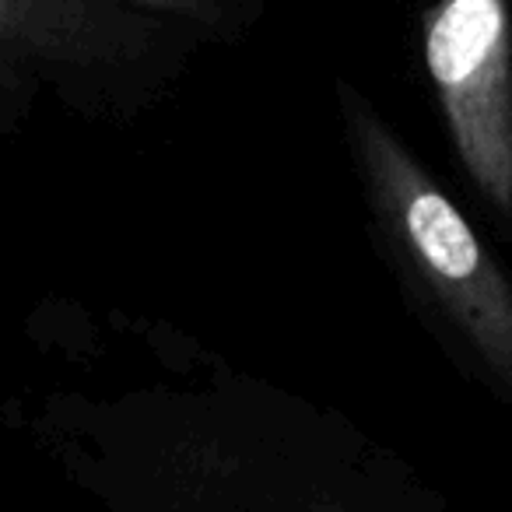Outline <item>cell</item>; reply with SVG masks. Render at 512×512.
Returning <instances> with one entry per match:
<instances>
[{"label":"cell","instance_id":"6da1fadb","mask_svg":"<svg viewBox=\"0 0 512 512\" xmlns=\"http://www.w3.org/2000/svg\"><path fill=\"white\" fill-rule=\"evenodd\" d=\"M341 102L372 214L393 253L512 400V278L376 109L348 85Z\"/></svg>","mask_w":512,"mask_h":512},{"label":"cell","instance_id":"7a4b0ae2","mask_svg":"<svg viewBox=\"0 0 512 512\" xmlns=\"http://www.w3.org/2000/svg\"><path fill=\"white\" fill-rule=\"evenodd\" d=\"M425 67L467 176L512 218V18L505 0H435Z\"/></svg>","mask_w":512,"mask_h":512},{"label":"cell","instance_id":"3957f363","mask_svg":"<svg viewBox=\"0 0 512 512\" xmlns=\"http://www.w3.org/2000/svg\"><path fill=\"white\" fill-rule=\"evenodd\" d=\"M71 8V0H0V50L57 43L78 22Z\"/></svg>","mask_w":512,"mask_h":512},{"label":"cell","instance_id":"277c9868","mask_svg":"<svg viewBox=\"0 0 512 512\" xmlns=\"http://www.w3.org/2000/svg\"><path fill=\"white\" fill-rule=\"evenodd\" d=\"M137 4H151V8L165 11H183L193 18H214V0H137Z\"/></svg>","mask_w":512,"mask_h":512}]
</instances>
